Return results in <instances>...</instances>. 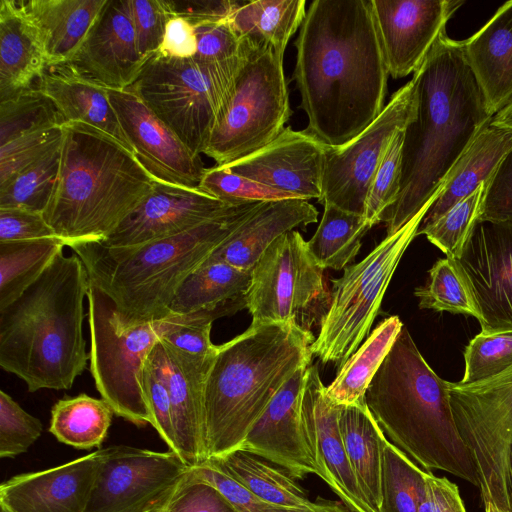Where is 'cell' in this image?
Segmentation results:
<instances>
[{
  "label": "cell",
  "instance_id": "obj_38",
  "mask_svg": "<svg viewBox=\"0 0 512 512\" xmlns=\"http://www.w3.org/2000/svg\"><path fill=\"white\" fill-rule=\"evenodd\" d=\"M113 410L104 399L79 394L58 400L51 409L49 431L76 449L100 447L112 422Z\"/></svg>",
  "mask_w": 512,
  "mask_h": 512
},
{
  "label": "cell",
  "instance_id": "obj_31",
  "mask_svg": "<svg viewBox=\"0 0 512 512\" xmlns=\"http://www.w3.org/2000/svg\"><path fill=\"white\" fill-rule=\"evenodd\" d=\"M512 149V130L486 126L457 160L444 185L424 216L419 229L425 228L472 194L490 179L500 162Z\"/></svg>",
  "mask_w": 512,
  "mask_h": 512
},
{
  "label": "cell",
  "instance_id": "obj_60",
  "mask_svg": "<svg viewBox=\"0 0 512 512\" xmlns=\"http://www.w3.org/2000/svg\"><path fill=\"white\" fill-rule=\"evenodd\" d=\"M196 52L195 27L182 17L172 16L166 24L161 45L156 53L175 59H191Z\"/></svg>",
  "mask_w": 512,
  "mask_h": 512
},
{
  "label": "cell",
  "instance_id": "obj_8",
  "mask_svg": "<svg viewBox=\"0 0 512 512\" xmlns=\"http://www.w3.org/2000/svg\"><path fill=\"white\" fill-rule=\"evenodd\" d=\"M90 371L101 398L115 415L137 425L152 423L143 371L153 347L178 325L213 321L203 313L122 326L112 300L90 284L88 292Z\"/></svg>",
  "mask_w": 512,
  "mask_h": 512
},
{
  "label": "cell",
  "instance_id": "obj_2",
  "mask_svg": "<svg viewBox=\"0 0 512 512\" xmlns=\"http://www.w3.org/2000/svg\"><path fill=\"white\" fill-rule=\"evenodd\" d=\"M412 80L417 109L403 131L400 191L381 217L387 235L401 229L441 190L457 160L493 118L462 40L451 39L446 30Z\"/></svg>",
  "mask_w": 512,
  "mask_h": 512
},
{
  "label": "cell",
  "instance_id": "obj_4",
  "mask_svg": "<svg viewBox=\"0 0 512 512\" xmlns=\"http://www.w3.org/2000/svg\"><path fill=\"white\" fill-rule=\"evenodd\" d=\"M314 340L294 322H251L217 345L204 386L206 460L240 448L281 387L311 364Z\"/></svg>",
  "mask_w": 512,
  "mask_h": 512
},
{
  "label": "cell",
  "instance_id": "obj_58",
  "mask_svg": "<svg viewBox=\"0 0 512 512\" xmlns=\"http://www.w3.org/2000/svg\"><path fill=\"white\" fill-rule=\"evenodd\" d=\"M419 512H467L458 486L445 476L426 472Z\"/></svg>",
  "mask_w": 512,
  "mask_h": 512
},
{
  "label": "cell",
  "instance_id": "obj_52",
  "mask_svg": "<svg viewBox=\"0 0 512 512\" xmlns=\"http://www.w3.org/2000/svg\"><path fill=\"white\" fill-rule=\"evenodd\" d=\"M197 52L193 57L207 63L235 62L243 56V45L228 20L195 27Z\"/></svg>",
  "mask_w": 512,
  "mask_h": 512
},
{
  "label": "cell",
  "instance_id": "obj_59",
  "mask_svg": "<svg viewBox=\"0 0 512 512\" xmlns=\"http://www.w3.org/2000/svg\"><path fill=\"white\" fill-rule=\"evenodd\" d=\"M212 322L182 324L168 332L162 340L172 347L194 356H210L217 345L211 341Z\"/></svg>",
  "mask_w": 512,
  "mask_h": 512
},
{
  "label": "cell",
  "instance_id": "obj_54",
  "mask_svg": "<svg viewBox=\"0 0 512 512\" xmlns=\"http://www.w3.org/2000/svg\"><path fill=\"white\" fill-rule=\"evenodd\" d=\"M478 219L512 223V149L486 183Z\"/></svg>",
  "mask_w": 512,
  "mask_h": 512
},
{
  "label": "cell",
  "instance_id": "obj_40",
  "mask_svg": "<svg viewBox=\"0 0 512 512\" xmlns=\"http://www.w3.org/2000/svg\"><path fill=\"white\" fill-rule=\"evenodd\" d=\"M426 472L388 440L383 451L379 512H419Z\"/></svg>",
  "mask_w": 512,
  "mask_h": 512
},
{
  "label": "cell",
  "instance_id": "obj_33",
  "mask_svg": "<svg viewBox=\"0 0 512 512\" xmlns=\"http://www.w3.org/2000/svg\"><path fill=\"white\" fill-rule=\"evenodd\" d=\"M339 429L360 490L373 512H379L383 451L388 439L366 401L340 407Z\"/></svg>",
  "mask_w": 512,
  "mask_h": 512
},
{
  "label": "cell",
  "instance_id": "obj_51",
  "mask_svg": "<svg viewBox=\"0 0 512 512\" xmlns=\"http://www.w3.org/2000/svg\"><path fill=\"white\" fill-rule=\"evenodd\" d=\"M163 512H237L210 483L190 470Z\"/></svg>",
  "mask_w": 512,
  "mask_h": 512
},
{
  "label": "cell",
  "instance_id": "obj_35",
  "mask_svg": "<svg viewBox=\"0 0 512 512\" xmlns=\"http://www.w3.org/2000/svg\"><path fill=\"white\" fill-rule=\"evenodd\" d=\"M209 463L226 472L262 501L280 507L308 508L315 505L308 494L286 470L263 457L242 449Z\"/></svg>",
  "mask_w": 512,
  "mask_h": 512
},
{
  "label": "cell",
  "instance_id": "obj_14",
  "mask_svg": "<svg viewBox=\"0 0 512 512\" xmlns=\"http://www.w3.org/2000/svg\"><path fill=\"white\" fill-rule=\"evenodd\" d=\"M417 92L411 79L398 89L379 116L343 146L325 145L322 191L318 200L364 216L366 197L394 136L414 119Z\"/></svg>",
  "mask_w": 512,
  "mask_h": 512
},
{
  "label": "cell",
  "instance_id": "obj_63",
  "mask_svg": "<svg viewBox=\"0 0 512 512\" xmlns=\"http://www.w3.org/2000/svg\"><path fill=\"white\" fill-rule=\"evenodd\" d=\"M485 512H510L509 510H504L498 507L493 502H487L484 504Z\"/></svg>",
  "mask_w": 512,
  "mask_h": 512
},
{
  "label": "cell",
  "instance_id": "obj_32",
  "mask_svg": "<svg viewBox=\"0 0 512 512\" xmlns=\"http://www.w3.org/2000/svg\"><path fill=\"white\" fill-rule=\"evenodd\" d=\"M251 272L221 261H206L177 290L170 311L203 313L215 321L247 308Z\"/></svg>",
  "mask_w": 512,
  "mask_h": 512
},
{
  "label": "cell",
  "instance_id": "obj_16",
  "mask_svg": "<svg viewBox=\"0 0 512 512\" xmlns=\"http://www.w3.org/2000/svg\"><path fill=\"white\" fill-rule=\"evenodd\" d=\"M452 259L472 293L481 331L512 330V223L478 219Z\"/></svg>",
  "mask_w": 512,
  "mask_h": 512
},
{
  "label": "cell",
  "instance_id": "obj_41",
  "mask_svg": "<svg viewBox=\"0 0 512 512\" xmlns=\"http://www.w3.org/2000/svg\"><path fill=\"white\" fill-rule=\"evenodd\" d=\"M61 145L0 186V208H18L43 214L57 182Z\"/></svg>",
  "mask_w": 512,
  "mask_h": 512
},
{
  "label": "cell",
  "instance_id": "obj_5",
  "mask_svg": "<svg viewBox=\"0 0 512 512\" xmlns=\"http://www.w3.org/2000/svg\"><path fill=\"white\" fill-rule=\"evenodd\" d=\"M260 202L181 234L148 243L113 247L100 241L69 246L83 262L90 284L113 302L124 327L170 316V304L186 278L201 267L254 212Z\"/></svg>",
  "mask_w": 512,
  "mask_h": 512
},
{
  "label": "cell",
  "instance_id": "obj_37",
  "mask_svg": "<svg viewBox=\"0 0 512 512\" xmlns=\"http://www.w3.org/2000/svg\"><path fill=\"white\" fill-rule=\"evenodd\" d=\"M65 246L58 237L0 242V309L35 283Z\"/></svg>",
  "mask_w": 512,
  "mask_h": 512
},
{
  "label": "cell",
  "instance_id": "obj_18",
  "mask_svg": "<svg viewBox=\"0 0 512 512\" xmlns=\"http://www.w3.org/2000/svg\"><path fill=\"white\" fill-rule=\"evenodd\" d=\"M236 207L199 188L156 180L152 192L100 242L126 247L172 237L226 215Z\"/></svg>",
  "mask_w": 512,
  "mask_h": 512
},
{
  "label": "cell",
  "instance_id": "obj_27",
  "mask_svg": "<svg viewBox=\"0 0 512 512\" xmlns=\"http://www.w3.org/2000/svg\"><path fill=\"white\" fill-rule=\"evenodd\" d=\"M462 42L467 63L494 117L512 101V0Z\"/></svg>",
  "mask_w": 512,
  "mask_h": 512
},
{
  "label": "cell",
  "instance_id": "obj_23",
  "mask_svg": "<svg viewBox=\"0 0 512 512\" xmlns=\"http://www.w3.org/2000/svg\"><path fill=\"white\" fill-rule=\"evenodd\" d=\"M310 365L299 368L281 387L239 448L280 466L296 480L308 474L318 475L302 419Z\"/></svg>",
  "mask_w": 512,
  "mask_h": 512
},
{
  "label": "cell",
  "instance_id": "obj_50",
  "mask_svg": "<svg viewBox=\"0 0 512 512\" xmlns=\"http://www.w3.org/2000/svg\"><path fill=\"white\" fill-rule=\"evenodd\" d=\"M127 5L138 51L147 61L158 51L166 24L173 15L166 0H127Z\"/></svg>",
  "mask_w": 512,
  "mask_h": 512
},
{
  "label": "cell",
  "instance_id": "obj_17",
  "mask_svg": "<svg viewBox=\"0 0 512 512\" xmlns=\"http://www.w3.org/2000/svg\"><path fill=\"white\" fill-rule=\"evenodd\" d=\"M110 102L134 154L157 181L198 188L206 168L131 86L108 89Z\"/></svg>",
  "mask_w": 512,
  "mask_h": 512
},
{
  "label": "cell",
  "instance_id": "obj_20",
  "mask_svg": "<svg viewBox=\"0 0 512 512\" xmlns=\"http://www.w3.org/2000/svg\"><path fill=\"white\" fill-rule=\"evenodd\" d=\"M214 355H190L161 339L147 358L150 368L168 390L175 453L189 467L206 461L203 398L206 376Z\"/></svg>",
  "mask_w": 512,
  "mask_h": 512
},
{
  "label": "cell",
  "instance_id": "obj_62",
  "mask_svg": "<svg viewBox=\"0 0 512 512\" xmlns=\"http://www.w3.org/2000/svg\"><path fill=\"white\" fill-rule=\"evenodd\" d=\"M491 124L512 130V101L494 115Z\"/></svg>",
  "mask_w": 512,
  "mask_h": 512
},
{
  "label": "cell",
  "instance_id": "obj_39",
  "mask_svg": "<svg viewBox=\"0 0 512 512\" xmlns=\"http://www.w3.org/2000/svg\"><path fill=\"white\" fill-rule=\"evenodd\" d=\"M321 221L309 241L308 249L323 269H345L358 254L361 241L372 227L364 216L324 204Z\"/></svg>",
  "mask_w": 512,
  "mask_h": 512
},
{
  "label": "cell",
  "instance_id": "obj_25",
  "mask_svg": "<svg viewBox=\"0 0 512 512\" xmlns=\"http://www.w3.org/2000/svg\"><path fill=\"white\" fill-rule=\"evenodd\" d=\"M100 449L47 470L16 475L0 486L2 512H85Z\"/></svg>",
  "mask_w": 512,
  "mask_h": 512
},
{
  "label": "cell",
  "instance_id": "obj_47",
  "mask_svg": "<svg viewBox=\"0 0 512 512\" xmlns=\"http://www.w3.org/2000/svg\"><path fill=\"white\" fill-rule=\"evenodd\" d=\"M403 131H399L378 167L370 185L364 210V218L371 226L381 222L384 212L396 201L401 182Z\"/></svg>",
  "mask_w": 512,
  "mask_h": 512
},
{
  "label": "cell",
  "instance_id": "obj_3",
  "mask_svg": "<svg viewBox=\"0 0 512 512\" xmlns=\"http://www.w3.org/2000/svg\"><path fill=\"white\" fill-rule=\"evenodd\" d=\"M90 281L78 255L61 251L18 299L0 309V366L29 392L68 390L87 367L84 300Z\"/></svg>",
  "mask_w": 512,
  "mask_h": 512
},
{
  "label": "cell",
  "instance_id": "obj_29",
  "mask_svg": "<svg viewBox=\"0 0 512 512\" xmlns=\"http://www.w3.org/2000/svg\"><path fill=\"white\" fill-rule=\"evenodd\" d=\"M107 0H23L20 7L37 29L47 68L69 64L97 21Z\"/></svg>",
  "mask_w": 512,
  "mask_h": 512
},
{
  "label": "cell",
  "instance_id": "obj_30",
  "mask_svg": "<svg viewBox=\"0 0 512 512\" xmlns=\"http://www.w3.org/2000/svg\"><path fill=\"white\" fill-rule=\"evenodd\" d=\"M47 69L39 33L19 1H0V101L28 89Z\"/></svg>",
  "mask_w": 512,
  "mask_h": 512
},
{
  "label": "cell",
  "instance_id": "obj_61",
  "mask_svg": "<svg viewBox=\"0 0 512 512\" xmlns=\"http://www.w3.org/2000/svg\"><path fill=\"white\" fill-rule=\"evenodd\" d=\"M282 512H354L345 504L336 501L318 499L313 507L289 508L284 507Z\"/></svg>",
  "mask_w": 512,
  "mask_h": 512
},
{
  "label": "cell",
  "instance_id": "obj_57",
  "mask_svg": "<svg viewBox=\"0 0 512 512\" xmlns=\"http://www.w3.org/2000/svg\"><path fill=\"white\" fill-rule=\"evenodd\" d=\"M173 16L186 19L194 27L229 20L243 4L232 0L168 1Z\"/></svg>",
  "mask_w": 512,
  "mask_h": 512
},
{
  "label": "cell",
  "instance_id": "obj_10",
  "mask_svg": "<svg viewBox=\"0 0 512 512\" xmlns=\"http://www.w3.org/2000/svg\"><path fill=\"white\" fill-rule=\"evenodd\" d=\"M243 56L235 62L207 63L155 53L145 62L132 87L181 141L201 156Z\"/></svg>",
  "mask_w": 512,
  "mask_h": 512
},
{
  "label": "cell",
  "instance_id": "obj_42",
  "mask_svg": "<svg viewBox=\"0 0 512 512\" xmlns=\"http://www.w3.org/2000/svg\"><path fill=\"white\" fill-rule=\"evenodd\" d=\"M65 122L51 100L30 87L0 101V146L32 132Z\"/></svg>",
  "mask_w": 512,
  "mask_h": 512
},
{
  "label": "cell",
  "instance_id": "obj_43",
  "mask_svg": "<svg viewBox=\"0 0 512 512\" xmlns=\"http://www.w3.org/2000/svg\"><path fill=\"white\" fill-rule=\"evenodd\" d=\"M424 286L415 289L419 307L434 311L465 314L480 319L472 293L454 260H437L428 272Z\"/></svg>",
  "mask_w": 512,
  "mask_h": 512
},
{
  "label": "cell",
  "instance_id": "obj_24",
  "mask_svg": "<svg viewBox=\"0 0 512 512\" xmlns=\"http://www.w3.org/2000/svg\"><path fill=\"white\" fill-rule=\"evenodd\" d=\"M145 62L138 51L127 0H107L69 64L107 89L124 90L135 83Z\"/></svg>",
  "mask_w": 512,
  "mask_h": 512
},
{
  "label": "cell",
  "instance_id": "obj_46",
  "mask_svg": "<svg viewBox=\"0 0 512 512\" xmlns=\"http://www.w3.org/2000/svg\"><path fill=\"white\" fill-rule=\"evenodd\" d=\"M198 188L230 206L293 199L283 192L234 173L220 165L206 168Z\"/></svg>",
  "mask_w": 512,
  "mask_h": 512
},
{
  "label": "cell",
  "instance_id": "obj_26",
  "mask_svg": "<svg viewBox=\"0 0 512 512\" xmlns=\"http://www.w3.org/2000/svg\"><path fill=\"white\" fill-rule=\"evenodd\" d=\"M318 211L303 199L260 202L248 219L206 261H221L251 272L262 254L283 234L317 221Z\"/></svg>",
  "mask_w": 512,
  "mask_h": 512
},
{
  "label": "cell",
  "instance_id": "obj_28",
  "mask_svg": "<svg viewBox=\"0 0 512 512\" xmlns=\"http://www.w3.org/2000/svg\"><path fill=\"white\" fill-rule=\"evenodd\" d=\"M36 87L51 100L65 123L81 122L97 128L134 153L106 87L70 64L48 67Z\"/></svg>",
  "mask_w": 512,
  "mask_h": 512
},
{
  "label": "cell",
  "instance_id": "obj_34",
  "mask_svg": "<svg viewBox=\"0 0 512 512\" xmlns=\"http://www.w3.org/2000/svg\"><path fill=\"white\" fill-rule=\"evenodd\" d=\"M305 6V0L243 2L228 21L244 45L284 55L288 41L304 20Z\"/></svg>",
  "mask_w": 512,
  "mask_h": 512
},
{
  "label": "cell",
  "instance_id": "obj_36",
  "mask_svg": "<svg viewBox=\"0 0 512 512\" xmlns=\"http://www.w3.org/2000/svg\"><path fill=\"white\" fill-rule=\"evenodd\" d=\"M403 326L396 315L385 318L339 368L335 379L326 387V394L335 405L365 402L367 389Z\"/></svg>",
  "mask_w": 512,
  "mask_h": 512
},
{
  "label": "cell",
  "instance_id": "obj_21",
  "mask_svg": "<svg viewBox=\"0 0 512 512\" xmlns=\"http://www.w3.org/2000/svg\"><path fill=\"white\" fill-rule=\"evenodd\" d=\"M325 144L286 127L261 149L225 166L232 172L278 190L293 199H320Z\"/></svg>",
  "mask_w": 512,
  "mask_h": 512
},
{
  "label": "cell",
  "instance_id": "obj_22",
  "mask_svg": "<svg viewBox=\"0 0 512 512\" xmlns=\"http://www.w3.org/2000/svg\"><path fill=\"white\" fill-rule=\"evenodd\" d=\"M340 407L328 398L317 366L310 365L302 398V419L317 476L352 511L373 512L360 490L343 445Z\"/></svg>",
  "mask_w": 512,
  "mask_h": 512
},
{
  "label": "cell",
  "instance_id": "obj_9",
  "mask_svg": "<svg viewBox=\"0 0 512 512\" xmlns=\"http://www.w3.org/2000/svg\"><path fill=\"white\" fill-rule=\"evenodd\" d=\"M440 191L401 229L332 279L329 305L311 345L312 354L323 363L340 368L368 337L400 259Z\"/></svg>",
  "mask_w": 512,
  "mask_h": 512
},
{
  "label": "cell",
  "instance_id": "obj_7",
  "mask_svg": "<svg viewBox=\"0 0 512 512\" xmlns=\"http://www.w3.org/2000/svg\"><path fill=\"white\" fill-rule=\"evenodd\" d=\"M62 128L59 174L43 216L68 247L103 241L156 180L133 152L101 130L81 122Z\"/></svg>",
  "mask_w": 512,
  "mask_h": 512
},
{
  "label": "cell",
  "instance_id": "obj_64",
  "mask_svg": "<svg viewBox=\"0 0 512 512\" xmlns=\"http://www.w3.org/2000/svg\"><path fill=\"white\" fill-rule=\"evenodd\" d=\"M2 512V511H1Z\"/></svg>",
  "mask_w": 512,
  "mask_h": 512
},
{
  "label": "cell",
  "instance_id": "obj_56",
  "mask_svg": "<svg viewBox=\"0 0 512 512\" xmlns=\"http://www.w3.org/2000/svg\"><path fill=\"white\" fill-rule=\"evenodd\" d=\"M55 237L58 236L43 214L18 208H0V242Z\"/></svg>",
  "mask_w": 512,
  "mask_h": 512
},
{
  "label": "cell",
  "instance_id": "obj_6",
  "mask_svg": "<svg viewBox=\"0 0 512 512\" xmlns=\"http://www.w3.org/2000/svg\"><path fill=\"white\" fill-rule=\"evenodd\" d=\"M366 404L389 441L423 470H441L479 487L473 459L440 378L403 326L373 377Z\"/></svg>",
  "mask_w": 512,
  "mask_h": 512
},
{
  "label": "cell",
  "instance_id": "obj_53",
  "mask_svg": "<svg viewBox=\"0 0 512 512\" xmlns=\"http://www.w3.org/2000/svg\"><path fill=\"white\" fill-rule=\"evenodd\" d=\"M191 470L213 485L237 512H282L284 508L262 501L232 476L208 461L191 467Z\"/></svg>",
  "mask_w": 512,
  "mask_h": 512
},
{
  "label": "cell",
  "instance_id": "obj_45",
  "mask_svg": "<svg viewBox=\"0 0 512 512\" xmlns=\"http://www.w3.org/2000/svg\"><path fill=\"white\" fill-rule=\"evenodd\" d=\"M465 371L462 384H472L494 377L512 366V330L481 331L464 352Z\"/></svg>",
  "mask_w": 512,
  "mask_h": 512
},
{
  "label": "cell",
  "instance_id": "obj_44",
  "mask_svg": "<svg viewBox=\"0 0 512 512\" xmlns=\"http://www.w3.org/2000/svg\"><path fill=\"white\" fill-rule=\"evenodd\" d=\"M486 183L461 200L431 225L418 229L449 258H456L479 218Z\"/></svg>",
  "mask_w": 512,
  "mask_h": 512
},
{
  "label": "cell",
  "instance_id": "obj_15",
  "mask_svg": "<svg viewBox=\"0 0 512 512\" xmlns=\"http://www.w3.org/2000/svg\"><path fill=\"white\" fill-rule=\"evenodd\" d=\"M100 451L85 512H163L190 470L171 450L115 445Z\"/></svg>",
  "mask_w": 512,
  "mask_h": 512
},
{
  "label": "cell",
  "instance_id": "obj_11",
  "mask_svg": "<svg viewBox=\"0 0 512 512\" xmlns=\"http://www.w3.org/2000/svg\"><path fill=\"white\" fill-rule=\"evenodd\" d=\"M242 45L244 56L233 87L203 152L216 165L266 146L286 128L291 115L284 55Z\"/></svg>",
  "mask_w": 512,
  "mask_h": 512
},
{
  "label": "cell",
  "instance_id": "obj_48",
  "mask_svg": "<svg viewBox=\"0 0 512 512\" xmlns=\"http://www.w3.org/2000/svg\"><path fill=\"white\" fill-rule=\"evenodd\" d=\"M63 125L25 134L0 146V186L61 143Z\"/></svg>",
  "mask_w": 512,
  "mask_h": 512
},
{
  "label": "cell",
  "instance_id": "obj_19",
  "mask_svg": "<svg viewBox=\"0 0 512 512\" xmlns=\"http://www.w3.org/2000/svg\"><path fill=\"white\" fill-rule=\"evenodd\" d=\"M388 69L398 79L414 73L463 1L371 0Z\"/></svg>",
  "mask_w": 512,
  "mask_h": 512
},
{
  "label": "cell",
  "instance_id": "obj_55",
  "mask_svg": "<svg viewBox=\"0 0 512 512\" xmlns=\"http://www.w3.org/2000/svg\"><path fill=\"white\" fill-rule=\"evenodd\" d=\"M142 382L152 417L151 425L169 449L175 452V432L169 393L164 383L154 374L147 361L143 371Z\"/></svg>",
  "mask_w": 512,
  "mask_h": 512
},
{
  "label": "cell",
  "instance_id": "obj_13",
  "mask_svg": "<svg viewBox=\"0 0 512 512\" xmlns=\"http://www.w3.org/2000/svg\"><path fill=\"white\" fill-rule=\"evenodd\" d=\"M323 271L300 232L280 236L251 270L247 309L252 322H294L310 330L330 301Z\"/></svg>",
  "mask_w": 512,
  "mask_h": 512
},
{
  "label": "cell",
  "instance_id": "obj_1",
  "mask_svg": "<svg viewBox=\"0 0 512 512\" xmlns=\"http://www.w3.org/2000/svg\"><path fill=\"white\" fill-rule=\"evenodd\" d=\"M306 130L343 146L382 112L388 69L371 0H315L295 41Z\"/></svg>",
  "mask_w": 512,
  "mask_h": 512
},
{
  "label": "cell",
  "instance_id": "obj_49",
  "mask_svg": "<svg viewBox=\"0 0 512 512\" xmlns=\"http://www.w3.org/2000/svg\"><path fill=\"white\" fill-rule=\"evenodd\" d=\"M42 423L26 412L10 395L0 391V457L14 458L42 434Z\"/></svg>",
  "mask_w": 512,
  "mask_h": 512
},
{
  "label": "cell",
  "instance_id": "obj_12",
  "mask_svg": "<svg viewBox=\"0 0 512 512\" xmlns=\"http://www.w3.org/2000/svg\"><path fill=\"white\" fill-rule=\"evenodd\" d=\"M452 414L475 464L483 503L510 511L512 366L472 384L448 382Z\"/></svg>",
  "mask_w": 512,
  "mask_h": 512
}]
</instances>
